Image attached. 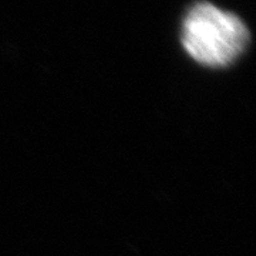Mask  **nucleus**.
Listing matches in <instances>:
<instances>
[{
  "label": "nucleus",
  "instance_id": "1",
  "mask_svg": "<svg viewBox=\"0 0 256 256\" xmlns=\"http://www.w3.org/2000/svg\"><path fill=\"white\" fill-rule=\"evenodd\" d=\"M181 42L196 63L224 68L245 53L250 34L236 14L208 2H198L184 18Z\"/></svg>",
  "mask_w": 256,
  "mask_h": 256
}]
</instances>
